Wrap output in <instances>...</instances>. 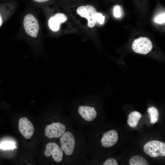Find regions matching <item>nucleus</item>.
<instances>
[{
  "label": "nucleus",
  "instance_id": "7ed1b4c3",
  "mask_svg": "<svg viewBox=\"0 0 165 165\" xmlns=\"http://www.w3.org/2000/svg\"><path fill=\"white\" fill-rule=\"evenodd\" d=\"M77 12L81 17L87 19L88 26L89 28H92L95 26L96 22L95 15L97 12L94 6L90 5L79 6L77 9Z\"/></svg>",
  "mask_w": 165,
  "mask_h": 165
},
{
  "label": "nucleus",
  "instance_id": "412c9836",
  "mask_svg": "<svg viewBox=\"0 0 165 165\" xmlns=\"http://www.w3.org/2000/svg\"><path fill=\"white\" fill-rule=\"evenodd\" d=\"M2 19L1 16L0 14V27L2 24Z\"/></svg>",
  "mask_w": 165,
  "mask_h": 165
},
{
  "label": "nucleus",
  "instance_id": "6ab92c4d",
  "mask_svg": "<svg viewBox=\"0 0 165 165\" xmlns=\"http://www.w3.org/2000/svg\"><path fill=\"white\" fill-rule=\"evenodd\" d=\"M103 165H118L116 160L113 158H109L106 160L103 164Z\"/></svg>",
  "mask_w": 165,
  "mask_h": 165
},
{
  "label": "nucleus",
  "instance_id": "f8f14e48",
  "mask_svg": "<svg viewBox=\"0 0 165 165\" xmlns=\"http://www.w3.org/2000/svg\"><path fill=\"white\" fill-rule=\"evenodd\" d=\"M141 116V114L138 112L134 111L130 114L127 120V123L131 127H136L138 123Z\"/></svg>",
  "mask_w": 165,
  "mask_h": 165
},
{
  "label": "nucleus",
  "instance_id": "20e7f679",
  "mask_svg": "<svg viewBox=\"0 0 165 165\" xmlns=\"http://www.w3.org/2000/svg\"><path fill=\"white\" fill-rule=\"evenodd\" d=\"M24 26L26 33L32 37L36 38L39 30V25L36 18L31 14L26 15L23 21Z\"/></svg>",
  "mask_w": 165,
  "mask_h": 165
},
{
  "label": "nucleus",
  "instance_id": "2eb2a0df",
  "mask_svg": "<svg viewBox=\"0 0 165 165\" xmlns=\"http://www.w3.org/2000/svg\"><path fill=\"white\" fill-rule=\"evenodd\" d=\"M15 147V143L12 141H3L0 144V148L3 150L13 149Z\"/></svg>",
  "mask_w": 165,
  "mask_h": 165
},
{
  "label": "nucleus",
  "instance_id": "aec40b11",
  "mask_svg": "<svg viewBox=\"0 0 165 165\" xmlns=\"http://www.w3.org/2000/svg\"><path fill=\"white\" fill-rule=\"evenodd\" d=\"M34 1L38 2H46L49 0H33Z\"/></svg>",
  "mask_w": 165,
  "mask_h": 165
},
{
  "label": "nucleus",
  "instance_id": "f03ea898",
  "mask_svg": "<svg viewBox=\"0 0 165 165\" xmlns=\"http://www.w3.org/2000/svg\"><path fill=\"white\" fill-rule=\"evenodd\" d=\"M61 148L65 154L70 156L73 153L75 148V140L72 133L66 131L60 138Z\"/></svg>",
  "mask_w": 165,
  "mask_h": 165
},
{
  "label": "nucleus",
  "instance_id": "a211bd4d",
  "mask_svg": "<svg viewBox=\"0 0 165 165\" xmlns=\"http://www.w3.org/2000/svg\"><path fill=\"white\" fill-rule=\"evenodd\" d=\"M113 14L114 16L116 18H119L121 16V8L119 6H116L114 8Z\"/></svg>",
  "mask_w": 165,
  "mask_h": 165
},
{
  "label": "nucleus",
  "instance_id": "39448f33",
  "mask_svg": "<svg viewBox=\"0 0 165 165\" xmlns=\"http://www.w3.org/2000/svg\"><path fill=\"white\" fill-rule=\"evenodd\" d=\"M132 48L134 51L136 53L145 54L151 50L152 45L149 38L141 37L134 41Z\"/></svg>",
  "mask_w": 165,
  "mask_h": 165
},
{
  "label": "nucleus",
  "instance_id": "4468645a",
  "mask_svg": "<svg viewBox=\"0 0 165 165\" xmlns=\"http://www.w3.org/2000/svg\"><path fill=\"white\" fill-rule=\"evenodd\" d=\"M149 113V117L150 118V123L153 124L157 122L158 120L159 113L158 110L154 107L149 108L147 109Z\"/></svg>",
  "mask_w": 165,
  "mask_h": 165
},
{
  "label": "nucleus",
  "instance_id": "f3484780",
  "mask_svg": "<svg viewBox=\"0 0 165 165\" xmlns=\"http://www.w3.org/2000/svg\"><path fill=\"white\" fill-rule=\"evenodd\" d=\"M165 15L164 13L157 16L155 19V21L158 24H163L165 22Z\"/></svg>",
  "mask_w": 165,
  "mask_h": 165
},
{
  "label": "nucleus",
  "instance_id": "1a4fd4ad",
  "mask_svg": "<svg viewBox=\"0 0 165 165\" xmlns=\"http://www.w3.org/2000/svg\"><path fill=\"white\" fill-rule=\"evenodd\" d=\"M80 116L85 121L90 122L96 117L97 113L94 107L88 106H80L78 109Z\"/></svg>",
  "mask_w": 165,
  "mask_h": 165
},
{
  "label": "nucleus",
  "instance_id": "9d476101",
  "mask_svg": "<svg viewBox=\"0 0 165 165\" xmlns=\"http://www.w3.org/2000/svg\"><path fill=\"white\" fill-rule=\"evenodd\" d=\"M118 135L116 131L111 130L104 133L101 139L102 145L105 148L111 147L117 142Z\"/></svg>",
  "mask_w": 165,
  "mask_h": 165
},
{
  "label": "nucleus",
  "instance_id": "0eeeda50",
  "mask_svg": "<svg viewBox=\"0 0 165 165\" xmlns=\"http://www.w3.org/2000/svg\"><path fill=\"white\" fill-rule=\"evenodd\" d=\"M44 154L46 157H49L51 155L53 160L57 162H61L63 158V151L57 144L54 142H50L46 145Z\"/></svg>",
  "mask_w": 165,
  "mask_h": 165
},
{
  "label": "nucleus",
  "instance_id": "ddd939ff",
  "mask_svg": "<svg viewBox=\"0 0 165 165\" xmlns=\"http://www.w3.org/2000/svg\"><path fill=\"white\" fill-rule=\"evenodd\" d=\"M130 165H148L147 160L143 157L139 156H134L129 160Z\"/></svg>",
  "mask_w": 165,
  "mask_h": 165
},
{
  "label": "nucleus",
  "instance_id": "9b49d317",
  "mask_svg": "<svg viewBox=\"0 0 165 165\" xmlns=\"http://www.w3.org/2000/svg\"><path fill=\"white\" fill-rule=\"evenodd\" d=\"M66 16L64 13H57L50 18L48 21L49 27L53 31H58L60 28V24L67 20Z\"/></svg>",
  "mask_w": 165,
  "mask_h": 165
},
{
  "label": "nucleus",
  "instance_id": "dca6fc26",
  "mask_svg": "<svg viewBox=\"0 0 165 165\" xmlns=\"http://www.w3.org/2000/svg\"><path fill=\"white\" fill-rule=\"evenodd\" d=\"M96 21L99 22L100 24H103L105 20V16L101 13H96L95 15Z\"/></svg>",
  "mask_w": 165,
  "mask_h": 165
},
{
  "label": "nucleus",
  "instance_id": "f257e3e1",
  "mask_svg": "<svg viewBox=\"0 0 165 165\" xmlns=\"http://www.w3.org/2000/svg\"><path fill=\"white\" fill-rule=\"evenodd\" d=\"M144 151L147 155L152 157L165 156V143L157 140H152L146 143Z\"/></svg>",
  "mask_w": 165,
  "mask_h": 165
},
{
  "label": "nucleus",
  "instance_id": "6e6552de",
  "mask_svg": "<svg viewBox=\"0 0 165 165\" xmlns=\"http://www.w3.org/2000/svg\"><path fill=\"white\" fill-rule=\"evenodd\" d=\"M18 128L21 134L26 139L30 138L34 132L33 125L26 117L20 118L19 121Z\"/></svg>",
  "mask_w": 165,
  "mask_h": 165
},
{
  "label": "nucleus",
  "instance_id": "423d86ee",
  "mask_svg": "<svg viewBox=\"0 0 165 165\" xmlns=\"http://www.w3.org/2000/svg\"><path fill=\"white\" fill-rule=\"evenodd\" d=\"M66 127L63 124L57 122L47 125L45 129V135L49 138L61 137L66 132Z\"/></svg>",
  "mask_w": 165,
  "mask_h": 165
}]
</instances>
